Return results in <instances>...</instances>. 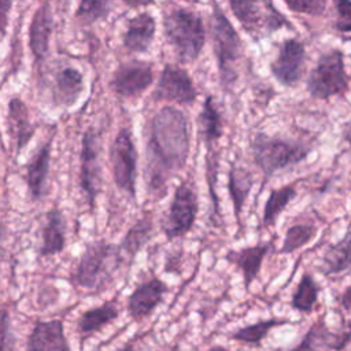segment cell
<instances>
[{
	"mask_svg": "<svg viewBox=\"0 0 351 351\" xmlns=\"http://www.w3.org/2000/svg\"><path fill=\"white\" fill-rule=\"evenodd\" d=\"M337 11L335 29L341 33L351 32V0H333Z\"/></svg>",
	"mask_w": 351,
	"mask_h": 351,
	"instance_id": "cell-36",
	"label": "cell"
},
{
	"mask_svg": "<svg viewBox=\"0 0 351 351\" xmlns=\"http://www.w3.org/2000/svg\"><path fill=\"white\" fill-rule=\"evenodd\" d=\"M328 273H340L351 267V234L332 245L324 255Z\"/></svg>",
	"mask_w": 351,
	"mask_h": 351,
	"instance_id": "cell-30",
	"label": "cell"
},
{
	"mask_svg": "<svg viewBox=\"0 0 351 351\" xmlns=\"http://www.w3.org/2000/svg\"><path fill=\"white\" fill-rule=\"evenodd\" d=\"M230 11L243 30L255 41L271 34L287 19L274 8L271 0H228Z\"/></svg>",
	"mask_w": 351,
	"mask_h": 351,
	"instance_id": "cell-6",
	"label": "cell"
},
{
	"mask_svg": "<svg viewBox=\"0 0 351 351\" xmlns=\"http://www.w3.org/2000/svg\"><path fill=\"white\" fill-rule=\"evenodd\" d=\"M196 97L197 90L189 73L177 64H166L159 75L152 99L155 101L191 106L196 101Z\"/></svg>",
	"mask_w": 351,
	"mask_h": 351,
	"instance_id": "cell-11",
	"label": "cell"
},
{
	"mask_svg": "<svg viewBox=\"0 0 351 351\" xmlns=\"http://www.w3.org/2000/svg\"><path fill=\"white\" fill-rule=\"evenodd\" d=\"M197 211V195L188 181H182L177 185L167 213L160 223L166 240L171 241L186 236L196 222Z\"/></svg>",
	"mask_w": 351,
	"mask_h": 351,
	"instance_id": "cell-8",
	"label": "cell"
},
{
	"mask_svg": "<svg viewBox=\"0 0 351 351\" xmlns=\"http://www.w3.org/2000/svg\"><path fill=\"white\" fill-rule=\"evenodd\" d=\"M254 185V177L251 173L240 166H236L232 163L229 176H228V189L229 196L233 203V213L237 222V234L243 230V222H241V213L243 207L245 204V200L251 192V188Z\"/></svg>",
	"mask_w": 351,
	"mask_h": 351,
	"instance_id": "cell-23",
	"label": "cell"
},
{
	"mask_svg": "<svg viewBox=\"0 0 351 351\" xmlns=\"http://www.w3.org/2000/svg\"><path fill=\"white\" fill-rule=\"evenodd\" d=\"M66 247V219L58 206H53L45 214V221L41 228V244L38 256L48 258L63 252Z\"/></svg>",
	"mask_w": 351,
	"mask_h": 351,
	"instance_id": "cell-21",
	"label": "cell"
},
{
	"mask_svg": "<svg viewBox=\"0 0 351 351\" xmlns=\"http://www.w3.org/2000/svg\"><path fill=\"white\" fill-rule=\"evenodd\" d=\"M112 3L114 0H80L74 16L85 25H92L108 16Z\"/></svg>",
	"mask_w": 351,
	"mask_h": 351,
	"instance_id": "cell-33",
	"label": "cell"
},
{
	"mask_svg": "<svg viewBox=\"0 0 351 351\" xmlns=\"http://www.w3.org/2000/svg\"><path fill=\"white\" fill-rule=\"evenodd\" d=\"M288 10L296 14L311 16L322 15L326 11V0H282Z\"/></svg>",
	"mask_w": 351,
	"mask_h": 351,
	"instance_id": "cell-34",
	"label": "cell"
},
{
	"mask_svg": "<svg viewBox=\"0 0 351 351\" xmlns=\"http://www.w3.org/2000/svg\"><path fill=\"white\" fill-rule=\"evenodd\" d=\"M117 351H137L136 350V347H134V344L132 343V341H129V343H126L123 347H121V348H118Z\"/></svg>",
	"mask_w": 351,
	"mask_h": 351,
	"instance_id": "cell-40",
	"label": "cell"
},
{
	"mask_svg": "<svg viewBox=\"0 0 351 351\" xmlns=\"http://www.w3.org/2000/svg\"><path fill=\"white\" fill-rule=\"evenodd\" d=\"M318 285L310 273H304L293 292L291 306L300 313H310L318 299Z\"/></svg>",
	"mask_w": 351,
	"mask_h": 351,
	"instance_id": "cell-29",
	"label": "cell"
},
{
	"mask_svg": "<svg viewBox=\"0 0 351 351\" xmlns=\"http://www.w3.org/2000/svg\"><path fill=\"white\" fill-rule=\"evenodd\" d=\"M154 232V223L149 215L141 217L137 219L125 233L119 243L121 252L123 258H128L129 266L133 265L136 255L145 247V244L151 240Z\"/></svg>",
	"mask_w": 351,
	"mask_h": 351,
	"instance_id": "cell-25",
	"label": "cell"
},
{
	"mask_svg": "<svg viewBox=\"0 0 351 351\" xmlns=\"http://www.w3.org/2000/svg\"><path fill=\"white\" fill-rule=\"evenodd\" d=\"M118 315H119V310L115 299L106 300L100 306L85 310L77 319L75 329L80 335L85 337L95 332L101 330L106 325L115 321Z\"/></svg>",
	"mask_w": 351,
	"mask_h": 351,
	"instance_id": "cell-24",
	"label": "cell"
},
{
	"mask_svg": "<svg viewBox=\"0 0 351 351\" xmlns=\"http://www.w3.org/2000/svg\"><path fill=\"white\" fill-rule=\"evenodd\" d=\"M284 324H289V321L285 318L261 319L255 324H250V325L236 329L233 333H230L229 339L234 340V341L244 343V344H250L254 347H259L273 328L284 325Z\"/></svg>",
	"mask_w": 351,
	"mask_h": 351,
	"instance_id": "cell-28",
	"label": "cell"
},
{
	"mask_svg": "<svg viewBox=\"0 0 351 351\" xmlns=\"http://www.w3.org/2000/svg\"><path fill=\"white\" fill-rule=\"evenodd\" d=\"M199 132L206 143V148H213L223 134L222 115L211 95L206 96L202 104V110L199 112Z\"/></svg>",
	"mask_w": 351,
	"mask_h": 351,
	"instance_id": "cell-26",
	"label": "cell"
},
{
	"mask_svg": "<svg viewBox=\"0 0 351 351\" xmlns=\"http://www.w3.org/2000/svg\"><path fill=\"white\" fill-rule=\"evenodd\" d=\"M122 262L123 255L119 244L104 239L92 240L84 247L71 274V282L88 292H99L112 280Z\"/></svg>",
	"mask_w": 351,
	"mask_h": 351,
	"instance_id": "cell-2",
	"label": "cell"
},
{
	"mask_svg": "<svg viewBox=\"0 0 351 351\" xmlns=\"http://www.w3.org/2000/svg\"><path fill=\"white\" fill-rule=\"evenodd\" d=\"M315 228L308 223H295L289 226L285 232L284 241L278 250L280 255L284 254H292L296 250L304 247L307 243L313 240L315 236Z\"/></svg>",
	"mask_w": 351,
	"mask_h": 351,
	"instance_id": "cell-32",
	"label": "cell"
},
{
	"mask_svg": "<svg viewBox=\"0 0 351 351\" xmlns=\"http://www.w3.org/2000/svg\"><path fill=\"white\" fill-rule=\"evenodd\" d=\"M154 82V69L151 63L132 60L121 63L110 78V88L121 97H137Z\"/></svg>",
	"mask_w": 351,
	"mask_h": 351,
	"instance_id": "cell-12",
	"label": "cell"
},
{
	"mask_svg": "<svg viewBox=\"0 0 351 351\" xmlns=\"http://www.w3.org/2000/svg\"><path fill=\"white\" fill-rule=\"evenodd\" d=\"M191 122L174 106L159 108L147 126L145 178L148 193L159 199L166 195L167 182L181 171L191 149Z\"/></svg>",
	"mask_w": 351,
	"mask_h": 351,
	"instance_id": "cell-1",
	"label": "cell"
},
{
	"mask_svg": "<svg viewBox=\"0 0 351 351\" xmlns=\"http://www.w3.org/2000/svg\"><path fill=\"white\" fill-rule=\"evenodd\" d=\"M343 303H344V306H350V304H351V288L344 293Z\"/></svg>",
	"mask_w": 351,
	"mask_h": 351,
	"instance_id": "cell-41",
	"label": "cell"
},
{
	"mask_svg": "<svg viewBox=\"0 0 351 351\" xmlns=\"http://www.w3.org/2000/svg\"><path fill=\"white\" fill-rule=\"evenodd\" d=\"M163 34L181 63L195 62L206 44L202 16L182 7H176L163 15Z\"/></svg>",
	"mask_w": 351,
	"mask_h": 351,
	"instance_id": "cell-3",
	"label": "cell"
},
{
	"mask_svg": "<svg viewBox=\"0 0 351 351\" xmlns=\"http://www.w3.org/2000/svg\"><path fill=\"white\" fill-rule=\"evenodd\" d=\"M53 32V16L49 1H43L34 11L29 26V47L34 60L43 62L49 51L51 36Z\"/></svg>",
	"mask_w": 351,
	"mask_h": 351,
	"instance_id": "cell-17",
	"label": "cell"
},
{
	"mask_svg": "<svg viewBox=\"0 0 351 351\" xmlns=\"http://www.w3.org/2000/svg\"><path fill=\"white\" fill-rule=\"evenodd\" d=\"M210 36L218 75L225 88L237 80V63L243 55V43L221 7L214 1L210 15Z\"/></svg>",
	"mask_w": 351,
	"mask_h": 351,
	"instance_id": "cell-4",
	"label": "cell"
},
{
	"mask_svg": "<svg viewBox=\"0 0 351 351\" xmlns=\"http://www.w3.org/2000/svg\"><path fill=\"white\" fill-rule=\"evenodd\" d=\"M8 132L16 155L29 144L34 134V125L30 121L29 108L19 97L8 101Z\"/></svg>",
	"mask_w": 351,
	"mask_h": 351,
	"instance_id": "cell-22",
	"label": "cell"
},
{
	"mask_svg": "<svg viewBox=\"0 0 351 351\" xmlns=\"http://www.w3.org/2000/svg\"><path fill=\"white\" fill-rule=\"evenodd\" d=\"M343 136H344V140H346V141L348 143V145L351 147V121H350V122L346 125Z\"/></svg>",
	"mask_w": 351,
	"mask_h": 351,
	"instance_id": "cell-39",
	"label": "cell"
},
{
	"mask_svg": "<svg viewBox=\"0 0 351 351\" xmlns=\"http://www.w3.org/2000/svg\"><path fill=\"white\" fill-rule=\"evenodd\" d=\"M274 239L266 243H258L255 245H247L239 250H229L223 259L236 266L243 273V282L245 292H250L252 282L258 278L263 259L273 251Z\"/></svg>",
	"mask_w": 351,
	"mask_h": 351,
	"instance_id": "cell-15",
	"label": "cell"
},
{
	"mask_svg": "<svg viewBox=\"0 0 351 351\" xmlns=\"http://www.w3.org/2000/svg\"><path fill=\"white\" fill-rule=\"evenodd\" d=\"M182 1H186V3H197V0H182Z\"/></svg>",
	"mask_w": 351,
	"mask_h": 351,
	"instance_id": "cell-43",
	"label": "cell"
},
{
	"mask_svg": "<svg viewBox=\"0 0 351 351\" xmlns=\"http://www.w3.org/2000/svg\"><path fill=\"white\" fill-rule=\"evenodd\" d=\"M52 140L53 136L51 134L49 138L36 149L26 165V185L33 202H40L47 191Z\"/></svg>",
	"mask_w": 351,
	"mask_h": 351,
	"instance_id": "cell-18",
	"label": "cell"
},
{
	"mask_svg": "<svg viewBox=\"0 0 351 351\" xmlns=\"http://www.w3.org/2000/svg\"><path fill=\"white\" fill-rule=\"evenodd\" d=\"M206 351H229L226 347H223V346H219V344H217V346H211L208 350H206Z\"/></svg>",
	"mask_w": 351,
	"mask_h": 351,
	"instance_id": "cell-42",
	"label": "cell"
},
{
	"mask_svg": "<svg viewBox=\"0 0 351 351\" xmlns=\"http://www.w3.org/2000/svg\"><path fill=\"white\" fill-rule=\"evenodd\" d=\"M12 3L14 0H1L0 3V18H1V34L3 37L5 36V30H7V25H8V14L12 8Z\"/></svg>",
	"mask_w": 351,
	"mask_h": 351,
	"instance_id": "cell-37",
	"label": "cell"
},
{
	"mask_svg": "<svg viewBox=\"0 0 351 351\" xmlns=\"http://www.w3.org/2000/svg\"><path fill=\"white\" fill-rule=\"evenodd\" d=\"M251 152L255 165L269 178L276 171L304 160L310 149L293 141L258 133L251 141Z\"/></svg>",
	"mask_w": 351,
	"mask_h": 351,
	"instance_id": "cell-5",
	"label": "cell"
},
{
	"mask_svg": "<svg viewBox=\"0 0 351 351\" xmlns=\"http://www.w3.org/2000/svg\"><path fill=\"white\" fill-rule=\"evenodd\" d=\"M80 188L86 199L89 210H95L96 197L101 189V134L93 128L84 132L80 155Z\"/></svg>",
	"mask_w": 351,
	"mask_h": 351,
	"instance_id": "cell-9",
	"label": "cell"
},
{
	"mask_svg": "<svg viewBox=\"0 0 351 351\" xmlns=\"http://www.w3.org/2000/svg\"><path fill=\"white\" fill-rule=\"evenodd\" d=\"M295 196H296V189L293 188V185H284L281 188L273 189L269 193V197L266 199L261 226L262 228L274 226L281 213L295 199Z\"/></svg>",
	"mask_w": 351,
	"mask_h": 351,
	"instance_id": "cell-27",
	"label": "cell"
},
{
	"mask_svg": "<svg viewBox=\"0 0 351 351\" xmlns=\"http://www.w3.org/2000/svg\"><path fill=\"white\" fill-rule=\"evenodd\" d=\"M0 340L1 351H15L16 337L11 326V318L7 308L1 310V322H0Z\"/></svg>",
	"mask_w": 351,
	"mask_h": 351,
	"instance_id": "cell-35",
	"label": "cell"
},
{
	"mask_svg": "<svg viewBox=\"0 0 351 351\" xmlns=\"http://www.w3.org/2000/svg\"><path fill=\"white\" fill-rule=\"evenodd\" d=\"M122 1L129 8H140V7H148L155 4V0H122Z\"/></svg>",
	"mask_w": 351,
	"mask_h": 351,
	"instance_id": "cell-38",
	"label": "cell"
},
{
	"mask_svg": "<svg viewBox=\"0 0 351 351\" xmlns=\"http://www.w3.org/2000/svg\"><path fill=\"white\" fill-rule=\"evenodd\" d=\"M348 89L343 52L330 49L319 56L307 78V90L315 99H329Z\"/></svg>",
	"mask_w": 351,
	"mask_h": 351,
	"instance_id": "cell-7",
	"label": "cell"
},
{
	"mask_svg": "<svg viewBox=\"0 0 351 351\" xmlns=\"http://www.w3.org/2000/svg\"><path fill=\"white\" fill-rule=\"evenodd\" d=\"M137 158V149L130 129H119L110 147L111 171L117 188L128 193L132 200H136Z\"/></svg>",
	"mask_w": 351,
	"mask_h": 351,
	"instance_id": "cell-10",
	"label": "cell"
},
{
	"mask_svg": "<svg viewBox=\"0 0 351 351\" xmlns=\"http://www.w3.org/2000/svg\"><path fill=\"white\" fill-rule=\"evenodd\" d=\"M332 339H335V336L326 330L325 322L319 319L308 329L302 341L289 351H322L324 347L336 348V346L332 343Z\"/></svg>",
	"mask_w": 351,
	"mask_h": 351,
	"instance_id": "cell-31",
	"label": "cell"
},
{
	"mask_svg": "<svg viewBox=\"0 0 351 351\" xmlns=\"http://www.w3.org/2000/svg\"><path fill=\"white\" fill-rule=\"evenodd\" d=\"M156 33V21L149 12H140L130 18L122 34V45L133 53H145L152 45Z\"/></svg>",
	"mask_w": 351,
	"mask_h": 351,
	"instance_id": "cell-19",
	"label": "cell"
},
{
	"mask_svg": "<svg viewBox=\"0 0 351 351\" xmlns=\"http://www.w3.org/2000/svg\"><path fill=\"white\" fill-rule=\"evenodd\" d=\"M85 89L84 74L77 67H63L56 71L52 85V99L55 106L69 108L81 97Z\"/></svg>",
	"mask_w": 351,
	"mask_h": 351,
	"instance_id": "cell-20",
	"label": "cell"
},
{
	"mask_svg": "<svg viewBox=\"0 0 351 351\" xmlns=\"http://www.w3.org/2000/svg\"><path fill=\"white\" fill-rule=\"evenodd\" d=\"M306 60L303 43L295 38L284 40L277 56L270 63L271 75L284 86H295L302 78Z\"/></svg>",
	"mask_w": 351,
	"mask_h": 351,
	"instance_id": "cell-13",
	"label": "cell"
},
{
	"mask_svg": "<svg viewBox=\"0 0 351 351\" xmlns=\"http://www.w3.org/2000/svg\"><path fill=\"white\" fill-rule=\"evenodd\" d=\"M169 287L159 277L152 276L147 281L140 282L128 296L126 311L132 321L138 322L149 317L163 302Z\"/></svg>",
	"mask_w": 351,
	"mask_h": 351,
	"instance_id": "cell-14",
	"label": "cell"
},
{
	"mask_svg": "<svg viewBox=\"0 0 351 351\" xmlns=\"http://www.w3.org/2000/svg\"><path fill=\"white\" fill-rule=\"evenodd\" d=\"M26 351H71L62 319H37L27 336Z\"/></svg>",
	"mask_w": 351,
	"mask_h": 351,
	"instance_id": "cell-16",
	"label": "cell"
}]
</instances>
